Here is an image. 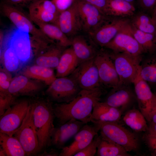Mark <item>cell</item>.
<instances>
[{
    "mask_svg": "<svg viewBox=\"0 0 156 156\" xmlns=\"http://www.w3.org/2000/svg\"><path fill=\"white\" fill-rule=\"evenodd\" d=\"M151 13V16L156 25V5L152 10Z\"/></svg>",
    "mask_w": 156,
    "mask_h": 156,
    "instance_id": "obj_46",
    "label": "cell"
},
{
    "mask_svg": "<svg viewBox=\"0 0 156 156\" xmlns=\"http://www.w3.org/2000/svg\"><path fill=\"white\" fill-rule=\"evenodd\" d=\"M64 47L57 44H52L36 55V64L53 68H56Z\"/></svg>",
    "mask_w": 156,
    "mask_h": 156,
    "instance_id": "obj_23",
    "label": "cell"
},
{
    "mask_svg": "<svg viewBox=\"0 0 156 156\" xmlns=\"http://www.w3.org/2000/svg\"><path fill=\"white\" fill-rule=\"evenodd\" d=\"M32 105L33 121L40 152L51 145V136L55 127L53 121L55 117L53 106L50 102L38 100Z\"/></svg>",
    "mask_w": 156,
    "mask_h": 156,
    "instance_id": "obj_2",
    "label": "cell"
},
{
    "mask_svg": "<svg viewBox=\"0 0 156 156\" xmlns=\"http://www.w3.org/2000/svg\"><path fill=\"white\" fill-rule=\"evenodd\" d=\"M28 7L29 17L35 24H55L60 13L51 0H38L31 3Z\"/></svg>",
    "mask_w": 156,
    "mask_h": 156,
    "instance_id": "obj_15",
    "label": "cell"
},
{
    "mask_svg": "<svg viewBox=\"0 0 156 156\" xmlns=\"http://www.w3.org/2000/svg\"><path fill=\"white\" fill-rule=\"evenodd\" d=\"M41 88L39 83L22 74L12 79L8 92L16 97L33 96L38 92Z\"/></svg>",
    "mask_w": 156,
    "mask_h": 156,
    "instance_id": "obj_20",
    "label": "cell"
},
{
    "mask_svg": "<svg viewBox=\"0 0 156 156\" xmlns=\"http://www.w3.org/2000/svg\"><path fill=\"white\" fill-rule=\"evenodd\" d=\"M0 60L4 69L10 72H17L23 67L13 49L3 40L0 42Z\"/></svg>",
    "mask_w": 156,
    "mask_h": 156,
    "instance_id": "obj_26",
    "label": "cell"
},
{
    "mask_svg": "<svg viewBox=\"0 0 156 156\" xmlns=\"http://www.w3.org/2000/svg\"><path fill=\"white\" fill-rule=\"evenodd\" d=\"M103 92L101 87L90 90L81 89L71 101L56 104L53 106L55 118L60 125L72 119L85 124L91 122L94 105L100 101Z\"/></svg>",
    "mask_w": 156,
    "mask_h": 156,
    "instance_id": "obj_1",
    "label": "cell"
},
{
    "mask_svg": "<svg viewBox=\"0 0 156 156\" xmlns=\"http://www.w3.org/2000/svg\"><path fill=\"white\" fill-rule=\"evenodd\" d=\"M33 113L32 105L31 104L22 124L13 136L19 141L27 156L35 155L40 152L38 139L34 125Z\"/></svg>",
    "mask_w": 156,
    "mask_h": 156,
    "instance_id": "obj_7",
    "label": "cell"
},
{
    "mask_svg": "<svg viewBox=\"0 0 156 156\" xmlns=\"http://www.w3.org/2000/svg\"><path fill=\"white\" fill-rule=\"evenodd\" d=\"M0 144L7 156L26 155L21 143L14 136L0 132Z\"/></svg>",
    "mask_w": 156,
    "mask_h": 156,
    "instance_id": "obj_32",
    "label": "cell"
},
{
    "mask_svg": "<svg viewBox=\"0 0 156 156\" xmlns=\"http://www.w3.org/2000/svg\"><path fill=\"white\" fill-rule=\"evenodd\" d=\"M99 131L97 125L85 124L74 136L72 142L62 148L59 156H74L88 145Z\"/></svg>",
    "mask_w": 156,
    "mask_h": 156,
    "instance_id": "obj_16",
    "label": "cell"
},
{
    "mask_svg": "<svg viewBox=\"0 0 156 156\" xmlns=\"http://www.w3.org/2000/svg\"><path fill=\"white\" fill-rule=\"evenodd\" d=\"M129 86L120 84L112 88L104 102L122 111L131 103L135 97Z\"/></svg>",
    "mask_w": 156,
    "mask_h": 156,
    "instance_id": "obj_21",
    "label": "cell"
},
{
    "mask_svg": "<svg viewBox=\"0 0 156 156\" xmlns=\"http://www.w3.org/2000/svg\"><path fill=\"white\" fill-rule=\"evenodd\" d=\"M69 77L81 89L90 90L100 87L99 72L94 58L80 63Z\"/></svg>",
    "mask_w": 156,
    "mask_h": 156,
    "instance_id": "obj_12",
    "label": "cell"
},
{
    "mask_svg": "<svg viewBox=\"0 0 156 156\" xmlns=\"http://www.w3.org/2000/svg\"><path fill=\"white\" fill-rule=\"evenodd\" d=\"M140 64V75L148 84H156V56L152 55L144 59Z\"/></svg>",
    "mask_w": 156,
    "mask_h": 156,
    "instance_id": "obj_35",
    "label": "cell"
},
{
    "mask_svg": "<svg viewBox=\"0 0 156 156\" xmlns=\"http://www.w3.org/2000/svg\"><path fill=\"white\" fill-rule=\"evenodd\" d=\"M31 103L26 100L16 102L0 118V132L13 136L25 117Z\"/></svg>",
    "mask_w": 156,
    "mask_h": 156,
    "instance_id": "obj_6",
    "label": "cell"
},
{
    "mask_svg": "<svg viewBox=\"0 0 156 156\" xmlns=\"http://www.w3.org/2000/svg\"><path fill=\"white\" fill-rule=\"evenodd\" d=\"M119 77L120 85L133 83L140 72V64L142 58L124 53H110Z\"/></svg>",
    "mask_w": 156,
    "mask_h": 156,
    "instance_id": "obj_5",
    "label": "cell"
},
{
    "mask_svg": "<svg viewBox=\"0 0 156 156\" xmlns=\"http://www.w3.org/2000/svg\"><path fill=\"white\" fill-rule=\"evenodd\" d=\"M100 136L97 134L92 141L84 148L74 156H93L97 153Z\"/></svg>",
    "mask_w": 156,
    "mask_h": 156,
    "instance_id": "obj_37",
    "label": "cell"
},
{
    "mask_svg": "<svg viewBox=\"0 0 156 156\" xmlns=\"http://www.w3.org/2000/svg\"><path fill=\"white\" fill-rule=\"evenodd\" d=\"M143 139L152 155L156 156V135L146 132Z\"/></svg>",
    "mask_w": 156,
    "mask_h": 156,
    "instance_id": "obj_39",
    "label": "cell"
},
{
    "mask_svg": "<svg viewBox=\"0 0 156 156\" xmlns=\"http://www.w3.org/2000/svg\"><path fill=\"white\" fill-rule=\"evenodd\" d=\"M155 41H156V31L155 33Z\"/></svg>",
    "mask_w": 156,
    "mask_h": 156,
    "instance_id": "obj_50",
    "label": "cell"
},
{
    "mask_svg": "<svg viewBox=\"0 0 156 156\" xmlns=\"http://www.w3.org/2000/svg\"><path fill=\"white\" fill-rule=\"evenodd\" d=\"M10 72L4 68L0 71V92H8L12 79Z\"/></svg>",
    "mask_w": 156,
    "mask_h": 156,
    "instance_id": "obj_38",
    "label": "cell"
},
{
    "mask_svg": "<svg viewBox=\"0 0 156 156\" xmlns=\"http://www.w3.org/2000/svg\"><path fill=\"white\" fill-rule=\"evenodd\" d=\"M35 24L49 39L56 41L57 44L64 48L71 46V40L56 25L41 23Z\"/></svg>",
    "mask_w": 156,
    "mask_h": 156,
    "instance_id": "obj_29",
    "label": "cell"
},
{
    "mask_svg": "<svg viewBox=\"0 0 156 156\" xmlns=\"http://www.w3.org/2000/svg\"><path fill=\"white\" fill-rule=\"evenodd\" d=\"M71 45L79 62H83L94 58L97 52L87 42L85 37L76 35L71 40Z\"/></svg>",
    "mask_w": 156,
    "mask_h": 156,
    "instance_id": "obj_27",
    "label": "cell"
},
{
    "mask_svg": "<svg viewBox=\"0 0 156 156\" xmlns=\"http://www.w3.org/2000/svg\"><path fill=\"white\" fill-rule=\"evenodd\" d=\"M55 24L68 37L74 36L82 31L76 1L60 13Z\"/></svg>",
    "mask_w": 156,
    "mask_h": 156,
    "instance_id": "obj_18",
    "label": "cell"
},
{
    "mask_svg": "<svg viewBox=\"0 0 156 156\" xmlns=\"http://www.w3.org/2000/svg\"><path fill=\"white\" fill-rule=\"evenodd\" d=\"M51 0L54 4L60 13L68 8L74 2V0Z\"/></svg>",
    "mask_w": 156,
    "mask_h": 156,
    "instance_id": "obj_41",
    "label": "cell"
},
{
    "mask_svg": "<svg viewBox=\"0 0 156 156\" xmlns=\"http://www.w3.org/2000/svg\"><path fill=\"white\" fill-rule=\"evenodd\" d=\"M130 24L132 27L142 31L155 34L156 25L151 16L140 11L130 18Z\"/></svg>",
    "mask_w": 156,
    "mask_h": 156,
    "instance_id": "obj_31",
    "label": "cell"
},
{
    "mask_svg": "<svg viewBox=\"0 0 156 156\" xmlns=\"http://www.w3.org/2000/svg\"><path fill=\"white\" fill-rule=\"evenodd\" d=\"M123 120L125 124L137 132H146L148 128L146 120L141 112L133 109L128 111L124 115Z\"/></svg>",
    "mask_w": 156,
    "mask_h": 156,
    "instance_id": "obj_33",
    "label": "cell"
},
{
    "mask_svg": "<svg viewBox=\"0 0 156 156\" xmlns=\"http://www.w3.org/2000/svg\"><path fill=\"white\" fill-rule=\"evenodd\" d=\"M133 4L125 0H108L104 12L107 16L117 18H129L135 13Z\"/></svg>",
    "mask_w": 156,
    "mask_h": 156,
    "instance_id": "obj_24",
    "label": "cell"
},
{
    "mask_svg": "<svg viewBox=\"0 0 156 156\" xmlns=\"http://www.w3.org/2000/svg\"><path fill=\"white\" fill-rule=\"evenodd\" d=\"M38 0H6L5 3L19 8L29 6L33 2Z\"/></svg>",
    "mask_w": 156,
    "mask_h": 156,
    "instance_id": "obj_42",
    "label": "cell"
},
{
    "mask_svg": "<svg viewBox=\"0 0 156 156\" xmlns=\"http://www.w3.org/2000/svg\"><path fill=\"white\" fill-rule=\"evenodd\" d=\"M42 155L45 156H57L58 154L56 151H52L48 153H46L45 154L44 153V154Z\"/></svg>",
    "mask_w": 156,
    "mask_h": 156,
    "instance_id": "obj_47",
    "label": "cell"
},
{
    "mask_svg": "<svg viewBox=\"0 0 156 156\" xmlns=\"http://www.w3.org/2000/svg\"><path fill=\"white\" fill-rule=\"evenodd\" d=\"M85 123L74 119L54 127L51 136V142L58 148H62L65 143L79 131Z\"/></svg>",
    "mask_w": 156,
    "mask_h": 156,
    "instance_id": "obj_19",
    "label": "cell"
},
{
    "mask_svg": "<svg viewBox=\"0 0 156 156\" xmlns=\"http://www.w3.org/2000/svg\"><path fill=\"white\" fill-rule=\"evenodd\" d=\"M130 26L133 36L143 49L144 53L151 55L154 54L156 52L155 34L142 31Z\"/></svg>",
    "mask_w": 156,
    "mask_h": 156,
    "instance_id": "obj_34",
    "label": "cell"
},
{
    "mask_svg": "<svg viewBox=\"0 0 156 156\" xmlns=\"http://www.w3.org/2000/svg\"><path fill=\"white\" fill-rule=\"evenodd\" d=\"M148 121L156 124V108L150 114Z\"/></svg>",
    "mask_w": 156,
    "mask_h": 156,
    "instance_id": "obj_45",
    "label": "cell"
},
{
    "mask_svg": "<svg viewBox=\"0 0 156 156\" xmlns=\"http://www.w3.org/2000/svg\"><path fill=\"white\" fill-rule=\"evenodd\" d=\"M138 7L141 11L151 13L156 5V0H137Z\"/></svg>",
    "mask_w": 156,
    "mask_h": 156,
    "instance_id": "obj_40",
    "label": "cell"
},
{
    "mask_svg": "<svg viewBox=\"0 0 156 156\" xmlns=\"http://www.w3.org/2000/svg\"><path fill=\"white\" fill-rule=\"evenodd\" d=\"M16 97L8 92H0V116L16 102Z\"/></svg>",
    "mask_w": 156,
    "mask_h": 156,
    "instance_id": "obj_36",
    "label": "cell"
},
{
    "mask_svg": "<svg viewBox=\"0 0 156 156\" xmlns=\"http://www.w3.org/2000/svg\"><path fill=\"white\" fill-rule=\"evenodd\" d=\"M97 146V156H129L123 147L100 134Z\"/></svg>",
    "mask_w": 156,
    "mask_h": 156,
    "instance_id": "obj_30",
    "label": "cell"
},
{
    "mask_svg": "<svg viewBox=\"0 0 156 156\" xmlns=\"http://www.w3.org/2000/svg\"><path fill=\"white\" fill-rule=\"evenodd\" d=\"M100 83L104 86L113 88L120 85L119 77L110 53L101 50L94 57Z\"/></svg>",
    "mask_w": 156,
    "mask_h": 156,
    "instance_id": "obj_13",
    "label": "cell"
},
{
    "mask_svg": "<svg viewBox=\"0 0 156 156\" xmlns=\"http://www.w3.org/2000/svg\"><path fill=\"white\" fill-rule=\"evenodd\" d=\"M133 84L139 109L148 121L150 114L156 108L155 94L152 92L148 84L140 77V73Z\"/></svg>",
    "mask_w": 156,
    "mask_h": 156,
    "instance_id": "obj_17",
    "label": "cell"
},
{
    "mask_svg": "<svg viewBox=\"0 0 156 156\" xmlns=\"http://www.w3.org/2000/svg\"><path fill=\"white\" fill-rule=\"evenodd\" d=\"M81 90L73 79L65 77L56 78L49 85L46 93L52 100L64 103L73 99Z\"/></svg>",
    "mask_w": 156,
    "mask_h": 156,
    "instance_id": "obj_9",
    "label": "cell"
},
{
    "mask_svg": "<svg viewBox=\"0 0 156 156\" xmlns=\"http://www.w3.org/2000/svg\"><path fill=\"white\" fill-rule=\"evenodd\" d=\"M86 2L96 7L103 14L108 0H83Z\"/></svg>",
    "mask_w": 156,
    "mask_h": 156,
    "instance_id": "obj_43",
    "label": "cell"
},
{
    "mask_svg": "<svg viewBox=\"0 0 156 156\" xmlns=\"http://www.w3.org/2000/svg\"><path fill=\"white\" fill-rule=\"evenodd\" d=\"M76 1L82 30L88 34L96 30L110 17L83 0Z\"/></svg>",
    "mask_w": 156,
    "mask_h": 156,
    "instance_id": "obj_11",
    "label": "cell"
},
{
    "mask_svg": "<svg viewBox=\"0 0 156 156\" xmlns=\"http://www.w3.org/2000/svg\"><path fill=\"white\" fill-rule=\"evenodd\" d=\"M122 112L119 109L111 106L104 102L99 101L94 105L92 120L117 122L120 118Z\"/></svg>",
    "mask_w": 156,
    "mask_h": 156,
    "instance_id": "obj_22",
    "label": "cell"
},
{
    "mask_svg": "<svg viewBox=\"0 0 156 156\" xmlns=\"http://www.w3.org/2000/svg\"><path fill=\"white\" fill-rule=\"evenodd\" d=\"M11 34L3 40L13 49L24 66L31 60L34 54L30 35L17 28Z\"/></svg>",
    "mask_w": 156,
    "mask_h": 156,
    "instance_id": "obj_14",
    "label": "cell"
},
{
    "mask_svg": "<svg viewBox=\"0 0 156 156\" xmlns=\"http://www.w3.org/2000/svg\"><path fill=\"white\" fill-rule=\"evenodd\" d=\"M1 8L3 15L9 19L16 28L29 34L31 38L51 44H56L39 28L36 27L29 17L27 16L19 8L4 2L1 4Z\"/></svg>",
    "mask_w": 156,
    "mask_h": 156,
    "instance_id": "obj_4",
    "label": "cell"
},
{
    "mask_svg": "<svg viewBox=\"0 0 156 156\" xmlns=\"http://www.w3.org/2000/svg\"><path fill=\"white\" fill-rule=\"evenodd\" d=\"M79 64L78 60L72 47L64 49L56 68V77H65L70 75Z\"/></svg>",
    "mask_w": 156,
    "mask_h": 156,
    "instance_id": "obj_25",
    "label": "cell"
},
{
    "mask_svg": "<svg viewBox=\"0 0 156 156\" xmlns=\"http://www.w3.org/2000/svg\"><path fill=\"white\" fill-rule=\"evenodd\" d=\"M155 97H156V94H155Z\"/></svg>",
    "mask_w": 156,
    "mask_h": 156,
    "instance_id": "obj_51",
    "label": "cell"
},
{
    "mask_svg": "<svg viewBox=\"0 0 156 156\" xmlns=\"http://www.w3.org/2000/svg\"><path fill=\"white\" fill-rule=\"evenodd\" d=\"M99 128L100 134L123 147L127 152L137 151L139 146L138 137L117 122L92 120Z\"/></svg>",
    "mask_w": 156,
    "mask_h": 156,
    "instance_id": "obj_3",
    "label": "cell"
},
{
    "mask_svg": "<svg viewBox=\"0 0 156 156\" xmlns=\"http://www.w3.org/2000/svg\"><path fill=\"white\" fill-rule=\"evenodd\" d=\"M130 18L110 17L94 31L88 34L95 44L104 47L125 27Z\"/></svg>",
    "mask_w": 156,
    "mask_h": 156,
    "instance_id": "obj_10",
    "label": "cell"
},
{
    "mask_svg": "<svg viewBox=\"0 0 156 156\" xmlns=\"http://www.w3.org/2000/svg\"><path fill=\"white\" fill-rule=\"evenodd\" d=\"M0 156H6L5 151L3 149L0 147Z\"/></svg>",
    "mask_w": 156,
    "mask_h": 156,
    "instance_id": "obj_48",
    "label": "cell"
},
{
    "mask_svg": "<svg viewBox=\"0 0 156 156\" xmlns=\"http://www.w3.org/2000/svg\"><path fill=\"white\" fill-rule=\"evenodd\" d=\"M104 47L114 53H124L136 57H142L144 50L131 32L130 23Z\"/></svg>",
    "mask_w": 156,
    "mask_h": 156,
    "instance_id": "obj_8",
    "label": "cell"
},
{
    "mask_svg": "<svg viewBox=\"0 0 156 156\" xmlns=\"http://www.w3.org/2000/svg\"><path fill=\"white\" fill-rule=\"evenodd\" d=\"M129 2H130L134 4L135 0H125Z\"/></svg>",
    "mask_w": 156,
    "mask_h": 156,
    "instance_id": "obj_49",
    "label": "cell"
},
{
    "mask_svg": "<svg viewBox=\"0 0 156 156\" xmlns=\"http://www.w3.org/2000/svg\"><path fill=\"white\" fill-rule=\"evenodd\" d=\"M22 74L30 79L42 81L49 85L57 78L52 68L37 64L26 67Z\"/></svg>",
    "mask_w": 156,
    "mask_h": 156,
    "instance_id": "obj_28",
    "label": "cell"
},
{
    "mask_svg": "<svg viewBox=\"0 0 156 156\" xmlns=\"http://www.w3.org/2000/svg\"><path fill=\"white\" fill-rule=\"evenodd\" d=\"M148 133L156 135V124L152 122H149L147 131Z\"/></svg>",
    "mask_w": 156,
    "mask_h": 156,
    "instance_id": "obj_44",
    "label": "cell"
}]
</instances>
